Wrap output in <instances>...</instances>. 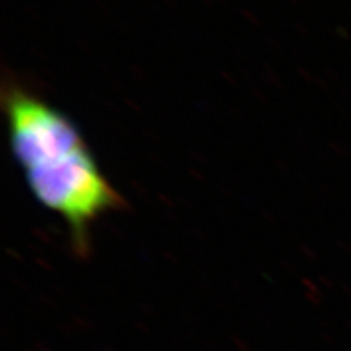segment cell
I'll return each mask as SVG.
<instances>
[{
	"label": "cell",
	"instance_id": "cell-1",
	"mask_svg": "<svg viewBox=\"0 0 351 351\" xmlns=\"http://www.w3.org/2000/svg\"><path fill=\"white\" fill-rule=\"evenodd\" d=\"M19 166L36 199L68 226L72 247L81 256L90 250L93 224L126 208L125 197L98 167L81 132L32 154Z\"/></svg>",
	"mask_w": 351,
	"mask_h": 351
}]
</instances>
